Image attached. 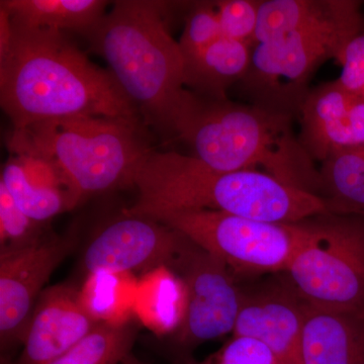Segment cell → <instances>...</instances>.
<instances>
[{"instance_id":"27","label":"cell","mask_w":364,"mask_h":364,"mask_svg":"<svg viewBox=\"0 0 364 364\" xmlns=\"http://www.w3.org/2000/svg\"><path fill=\"white\" fill-rule=\"evenodd\" d=\"M122 364H147L143 363V361L139 360L138 358H136L133 354L130 353L126 358L124 359L123 363Z\"/></svg>"},{"instance_id":"16","label":"cell","mask_w":364,"mask_h":364,"mask_svg":"<svg viewBox=\"0 0 364 364\" xmlns=\"http://www.w3.org/2000/svg\"><path fill=\"white\" fill-rule=\"evenodd\" d=\"M299 364H364V314L306 304Z\"/></svg>"},{"instance_id":"3","label":"cell","mask_w":364,"mask_h":364,"mask_svg":"<svg viewBox=\"0 0 364 364\" xmlns=\"http://www.w3.org/2000/svg\"><path fill=\"white\" fill-rule=\"evenodd\" d=\"M172 136L212 168L259 170L287 186L322 193L320 170L294 135L291 114L189 91Z\"/></svg>"},{"instance_id":"2","label":"cell","mask_w":364,"mask_h":364,"mask_svg":"<svg viewBox=\"0 0 364 364\" xmlns=\"http://www.w3.org/2000/svg\"><path fill=\"white\" fill-rule=\"evenodd\" d=\"M138 191L124 214L151 218L176 210H215L272 223L332 214L322 196L287 186L259 170L223 171L176 151L151 149L132 173Z\"/></svg>"},{"instance_id":"14","label":"cell","mask_w":364,"mask_h":364,"mask_svg":"<svg viewBox=\"0 0 364 364\" xmlns=\"http://www.w3.org/2000/svg\"><path fill=\"white\" fill-rule=\"evenodd\" d=\"M72 287L58 284L42 291L14 364H50L70 350L100 323Z\"/></svg>"},{"instance_id":"6","label":"cell","mask_w":364,"mask_h":364,"mask_svg":"<svg viewBox=\"0 0 364 364\" xmlns=\"http://www.w3.org/2000/svg\"><path fill=\"white\" fill-rule=\"evenodd\" d=\"M361 31L360 2L333 0L323 16L254 46L250 68L242 81L256 105L287 114L299 111L314 72L327 60H337Z\"/></svg>"},{"instance_id":"5","label":"cell","mask_w":364,"mask_h":364,"mask_svg":"<svg viewBox=\"0 0 364 364\" xmlns=\"http://www.w3.org/2000/svg\"><path fill=\"white\" fill-rule=\"evenodd\" d=\"M141 119L79 117L14 130L11 150L49 160L61 171L77 202L130 184L151 150Z\"/></svg>"},{"instance_id":"17","label":"cell","mask_w":364,"mask_h":364,"mask_svg":"<svg viewBox=\"0 0 364 364\" xmlns=\"http://www.w3.org/2000/svg\"><path fill=\"white\" fill-rule=\"evenodd\" d=\"M252 47L223 37L186 64V88L202 97L225 100L250 68Z\"/></svg>"},{"instance_id":"23","label":"cell","mask_w":364,"mask_h":364,"mask_svg":"<svg viewBox=\"0 0 364 364\" xmlns=\"http://www.w3.org/2000/svg\"><path fill=\"white\" fill-rule=\"evenodd\" d=\"M45 224L33 221L21 212L0 184V239L1 247L26 246L44 238Z\"/></svg>"},{"instance_id":"15","label":"cell","mask_w":364,"mask_h":364,"mask_svg":"<svg viewBox=\"0 0 364 364\" xmlns=\"http://www.w3.org/2000/svg\"><path fill=\"white\" fill-rule=\"evenodd\" d=\"M0 184L23 214L42 224L78 203L59 170L42 158L11 155Z\"/></svg>"},{"instance_id":"8","label":"cell","mask_w":364,"mask_h":364,"mask_svg":"<svg viewBox=\"0 0 364 364\" xmlns=\"http://www.w3.org/2000/svg\"><path fill=\"white\" fill-rule=\"evenodd\" d=\"M313 230L284 277L309 305L364 314V221L329 214Z\"/></svg>"},{"instance_id":"26","label":"cell","mask_w":364,"mask_h":364,"mask_svg":"<svg viewBox=\"0 0 364 364\" xmlns=\"http://www.w3.org/2000/svg\"><path fill=\"white\" fill-rule=\"evenodd\" d=\"M337 61L342 67L340 85L364 98V31L347 44Z\"/></svg>"},{"instance_id":"21","label":"cell","mask_w":364,"mask_h":364,"mask_svg":"<svg viewBox=\"0 0 364 364\" xmlns=\"http://www.w3.org/2000/svg\"><path fill=\"white\" fill-rule=\"evenodd\" d=\"M333 0H268L261 2L255 45L284 35L327 13Z\"/></svg>"},{"instance_id":"19","label":"cell","mask_w":364,"mask_h":364,"mask_svg":"<svg viewBox=\"0 0 364 364\" xmlns=\"http://www.w3.org/2000/svg\"><path fill=\"white\" fill-rule=\"evenodd\" d=\"M320 176L332 214L364 215V146L333 154Z\"/></svg>"},{"instance_id":"10","label":"cell","mask_w":364,"mask_h":364,"mask_svg":"<svg viewBox=\"0 0 364 364\" xmlns=\"http://www.w3.org/2000/svg\"><path fill=\"white\" fill-rule=\"evenodd\" d=\"M75 232L45 236L26 246L0 252V343L1 350L23 342L38 296L57 267L73 250Z\"/></svg>"},{"instance_id":"1","label":"cell","mask_w":364,"mask_h":364,"mask_svg":"<svg viewBox=\"0 0 364 364\" xmlns=\"http://www.w3.org/2000/svg\"><path fill=\"white\" fill-rule=\"evenodd\" d=\"M0 104L14 130L79 117L141 119L111 70L65 33L11 21L0 9Z\"/></svg>"},{"instance_id":"24","label":"cell","mask_w":364,"mask_h":364,"mask_svg":"<svg viewBox=\"0 0 364 364\" xmlns=\"http://www.w3.org/2000/svg\"><path fill=\"white\" fill-rule=\"evenodd\" d=\"M261 2L258 0H222L214 2L223 36L245 43L253 48L255 46Z\"/></svg>"},{"instance_id":"7","label":"cell","mask_w":364,"mask_h":364,"mask_svg":"<svg viewBox=\"0 0 364 364\" xmlns=\"http://www.w3.org/2000/svg\"><path fill=\"white\" fill-rule=\"evenodd\" d=\"M150 219L181 232L234 275L245 277L286 272L313 230L312 219L272 223L205 210L165 212Z\"/></svg>"},{"instance_id":"12","label":"cell","mask_w":364,"mask_h":364,"mask_svg":"<svg viewBox=\"0 0 364 364\" xmlns=\"http://www.w3.org/2000/svg\"><path fill=\"white\" fill-rule=\"evenodd\" d=\"M299 141L314 161L364 146V98L338 80L308 92L299 107Z\"/></svg>"},{"instance_id":"11","label":"cell","mask_w":364,"mask_h":364,"mask_svg":"<svg viewBox=\"0 0 364 364\" xmlns=\"http://www.w3.org/2000/svg\"><path fill=\"white\" fill-rule=\"evenodd\" d=\"M193 241L181 232L150 218L124 214L105 225L83 255L91 274L153 269L176 270Z\"/></svg>"},{"instance_id":"4","label":"cell","mask_w":364,"mask_h":364,"mask_svg":"<svg viewBox=\"0 0 364 364\" xmlns=\"http://www.w3.org/2000/svg\"><path fill=\"white\" fill-rule=\"evenodd\" d=\"M167 6L153 0L114 1L85 38L109 64L144 124L172 136L189 90L181 46L165 20Z\"/></svg>"},{"instance_id":"9","label":"cell","mask_w":364,"mask_h":364,"mask_svg":"<svg viewBox=\"0 0 364 364\" xmlns=\"http://www.w3.org/2000/svg\"><path fill=\"white\" fill-rule=\"evenodd\" d=\"M176 272L186 293L179 343L193 347L233 332L244 289L237 286L229 267L193 242Z\"/></svg>"},{"instance_id":"13","label":"cell","mask_w":364,"mask_h":364,"mask_svg":"<svg viewBox=\"0 0 364 364\" xmlns=\"http://www.w3.org/2000/svg\"><path fill=\"white\" fill-rule=\"evenodd\" d=\"M306 306V301L287 279L250 291L244 289L233 336L258 340L284 363L299 364Z\"/></svg>"},{"instance_id":"25","label":"cell","mask_w":364,"mask_h":364,"mask_svg":"<svg viewBox=\"0 0 364 364\" xmlns=\"http://www.w3.org/2000/svg\"><path fill=\"white\" fill-rule=\"evenodd\" d=\"M205 364H286L267 345L249 337L230 340Z\"/></svg>"},{"instance_id":"22","label":"cell","mask_w":364,"mask_h":364,"mask_svg":"<svg viewBox=\"0 0 364 364\" xmlns=\"http://www.w3.org/2000/svg\"><path fill=\"white\" fill-rule=\"evenodd\" d=\"M223 37L221 26L215 11V4H198L188 14L186 26L178 41L184 64L195 59Z\"/></svg>"},{"instance_id":"18","label":"cell","mask_w":364,"mask_h":364,"mask_svg":"<svg viewBox=\"0 0 364 364\" xmlns=\"http://www.w3.org/2000/svg\"><path fill=\"white\" fill-rule=\"evenodd\" d=\"M107 4L102 0H1L0 9L18 25L85 37L104 18Z\"/></svg>"},{"instance_id":"20","label":"cell","mask_w":364,"mask_h":364,"mask_svg":"<svg viewBox=\"0 0 364 364\" xmlns=\"http://www.w3.org/2000/svg\"><path fill=\"white\" fill-rule=\"evenodd\" d=\"M136 339L133 327L100 322L85 338L50 364H122Z\"/></svg>"}]
</instances>
